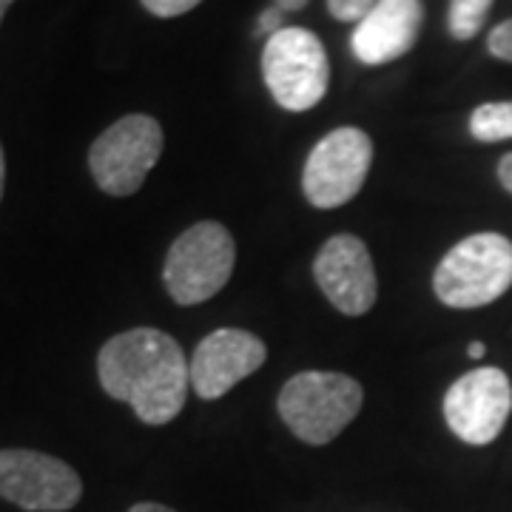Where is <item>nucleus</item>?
<instances>
[{"label": "nucleus", "mask_w": 512, "mask_h": 512, "mask_svg": "<svg viewBox=\"0 0 512 512\" xmlns=\"http://www.w3.org/2000/svg\"><path fill=\"white\" fill-rule=\"evenodd\" d=\"M282 9H276V6H271V9H265L262 15H259V26H256V32L265 37L276 35L279 29H282Z\"/></svg>", "instance_id": "a211bd4d"}, {"label": "nucleus", "mask_w": 512, "mask_h": 512, "mask_svg": "<svg viewBox=\"0 0 512 512\" xmlns=\"http://www.w3.org/2000/svg\"><path fill=\"white\" fill-rule=\"evenodd\" d=\"M470 134L478 143L512 140V100L484 103L470 114Z\"/></svg>", "instance_id": "ddd939ff"}, {"label": "nucleus", "mask_w": 512, "mask_h": 512, "mask_svg": "<svg viewBox=\"0 0 512 512\" xmlns=\"http://www.w3.org/2000/svg\"><path fill=\"white\" fill-rule=\"evenodd\" d=\"M3 188H6V154L0 146V200H3Z\"/></svg>", "instance_id": "5701e85b"}, {"label": "nucleus", "mask_w": 512, "mask_h": 512, "mask_svg": "<svg viewBox=\"0 0 512 512\" xmlns=\"http://www.w3.org/2000/svg\"><path fill=\"white\" fill-rule=\"evenodd\" d=\"M0 498L29 512H66L83 498V481L63 458L0 450Z\"/></svg>", "instance_id": "6e6552de"}, {"label": "nucleus", "mask_w": 512, "mask_h": 512, "mask_svg": "<svg viewBox=\"0 0 512 512\" xmlns=\"http://www.w3.org/2000/svg\"><path fill=\"white\" fill-rule=\"evenodd\" d=\"M421 0H379L350 35V49L365 66H384L404 57L421 35Z\"/></svg>", "instance_id": "f8f14e48"}, {"label": "nucleus", "mask_w": 512, "mask_h": 512, "mask_svg": "<svg viewBox=\"0 0 512 512\" xmlns=\"http://www.w3.org/2000/svg\"><path fill=\"white\" fill-rule=\"evenodd\" d=\"M512 288V239L481 231L453 245L433 274V291L447 308L493 305Z\"/></svg>", "instance_id": "7ed1b4c3"}, {"label": "nucleus", "mask_w": 512, "mask_h": 512, "mask_svg": "<svg viewBox=\"0 0 512 512\" xmlns=\"http://www.w3.org/2000/svg\"><path fill=\"white\" fill-rule=\"evenodd\" d=\"M97 379L111 399L126 402L143 424L160 427L183 413L191 365L174 336L157 328H134L111 336L100 348Z\"/></svg>", "instance_id": "f257e3e1"}, {"label": "nucleus", "mask_w": 512, "mask_h": 512, "mask_svg": "<svg viewBox=\"0 0 512 512\" xmlns=\"http://www.w3.org/2000/svg\"><path fill=\"white\" fill-rule=\"evenodd\" d=\"M12 3H15V0H0V23H3V18H6V12H9Z\"/></svg>", "instance_id": "b1692460"}, {"label": "nucleus", "mask_w": 512, "mask_h": 512, "mask_svg": "<svg viewBox=\"0 0 512 512\" xmlns=\"http://www.w3.org/2000/svg\"><path fill=\"white\" fill-rule=\"evenodd\" d=\"M484 353H487L484 342H470V348H467V356H470V359H484Z\"/></svg>", "instance_id": "4be33fe9"}, {"label": "nucleus", "mask_w": 512, "mask_h": 512, "mask_svg": "<svg viewBox=\"0 0 512 512\" xmlns=\"http://www.w3.org/2000/svg\"><path fill=\"white\" fill-rule=\"evenodd\" d=\"M237 265V242L214 220L185 228L168 248L163 265L165 291L177 305H200L228 285Z\"/></svg>", "instance_id": "20e7f679"}, {"label": "nucleus", "mask_w": 512, "mask_h": 512, "mask_svg": "<svg viewBox=\"0 0 512 512\" xmlns=\"http://www.w3.org/2000/svg\"><path fill=\"white\" fill-rule=\"evenodd\" d=\"M493 9V0H450L447 26L456 40H473L487 23V15Z\"/></svg>", "instance_id": "4468645a"}, {"label": "nucleus", "mask_w": 512, "mask_h": 512, "mask_svg": "<svg viewBox=\"0 0 512 512\" xmlns=\"http://www.w3.org/2000/svg\"><path fill=\"white\" fill-rule=\"evenodd\" d=\"M313 276L328 302L345 316H365L379 296L376 268L367 245L353 234L330 237L313 259Z\"/></svg>", "instance_id": "9d476101"}, {"label": "nucleus", "mask_w": 512, "mask_h": 512, "mask_svg": "<svg viewBox=\"0 0 512 512\" xmlns=\"http://www.w3.org/2000/svg\"><path fill=\"white\" fill-rule=\"evenodd\" d=\"M265 86L285 111H311L328 94L330 63L322 40L311 29L282 26L262 49Z\"/></svg>", "instance_id": "39448f33"}, {"label": "nucleus", "mask_w": 512, "mask_h": 512, "mask_svg": "<svg viewBox=\"0 0 512 512\" xmlns=\"http://www.w3.org/2000/svg\"><path fill=\"white\" fill-rule=\"evenodd\" d=\"M362 402L365 390L353 376L333 370H305L279 390L276 410L296 439L322 447L359 416Z\"/></svg>", "instance_id": "f03ea898"}, {"label": "nucleus", "mask_w": 512, "mask_h": 512, "mask_svg": "<svg viewBox=\"0 0 512 512\" xmlns=\"http://www.w3.org/2000/svg\"><path fill=\"white\" fill-rule=\"evenodd\" d=\"M487 52L498 60H504V63H512V18L498 23L487 35Z\"/></svg>", "instance_id": "dca6fc26"}, {"label": "nucleus", "mask_w": 512, "mask_h": 512, "mask_svg": "<svg viewBox=\"0 0 512 512\" xmlns=\"http://www.w3.org/2000/svg\"><path fill=\"white\" fill-rule=\"evenodd\" d=\"M308 3H311V0H274V6L276 9H282V12H302Z\"/></svg>", "instance_id": "aec40b11"}, {"label": "nucleus", "mask_w": 512, "mask_h": 512, "mask_svg": "<svg viewBox=\"0 0 512 512\" xmlns=\"http://www.w3.org/2000/svg\"><path fill=\"white\" fill-rule=\"evenodd\" d=\"M379 0H328L330 18L339 23H359Z\"/></svg>", "instance_id": "2eb2a0df"}, {"label": "nucleus", "mask_w": 512, "mask_h": 512, "mask_svg": "<svg viewBox=\"0 0 512 512\" xmlns=\"http://www.w3.org/2000/svg\"><path fill=\"white\" fill-rule=\"evenodd\" d=\"M140 3L154 18H180L185 12L197 9L202 0H140Z\"/></svg>", "instance_id": "f3484780"}, {"label": "nucleus", "mask_w": 512, "mask_h": 512, "mask_svg": "<svg viewBox=\"0 0 512 512\" xmlns=\"http://www.w3.org/2000/svg\"><path fill=\"white\" fill-rule=\"evenodd\" d=\"M268 359L265 342L251 330L220 328L202 339L191 356V390L214 402L228 390H234L242 379H248Z\"/></svg>", "instance_id": "9b49d317"}, {"label": "nucleus", "mask_w": 512, "mask_h": 512, "mask_svg": "<svg viewBox=\"0 0 512 512\" xmlns=\"http://www.w3.org/2000/svg\"><path fill=\"white\" fill-rule=\"evenodd\" d=\"M128 512H174L165 504H157V501H143V504H134Z\"/></svg>", "instance_id": "412c9836"}, {"label": "nucleus", "mask_w": 512, "mask_h": 512, "mask_svg": "<svg viewBox=\"0 0 512 512\" xmlns=\"http://www.w3.org/2000/svg\"><path fill=\"white\" fill-rule=\"evenodd\" d=\"M163 126L151 114H126L89 148V171L109 197L137 194L163 154Z\"/></svg>", "instance_id": "423d86ee"}, {"label": "nucleus", "mask_w": 512, "mask_h": 512, "mask_svg": "<svg viewBox=\"0 0 512 512\" xmlns=\"http://www.w3.org/2000/svg\"><path fill=\"white\" fill-rule=\"evenodd\" d=\"M373 163V140L356 126L333 128L308 154L302 191L313 208H342L365 185Z\"/></svg>", "instance_id": "0eeeda50"}, {"label": "nucleus", "mask_w": 512, "mask_h": 512, "mask_svg": "<svg viewBox=\"0 0 512 512\" xmlns=\"http://www.w3.org/2000/svg\"><path fill=\"white\" fill-rule=\"evenodd\" d=\"M495 174H498V183H501V188H504L507 194H512V151L510 154H504V157L498 160Z\"/></svg>", "instance_id": "6ab92c4d"}, {"label": "nucleus", "mask_w": 512, "mask_h": 512, "mask_svg": "<svg viewBox=\"0 0 512 512\" xmlns=\"http://www.w3.org/2000/svg\"><path fill=\"white\" fill-rule=\"evenodd\" d=\"M512 413V382L501 367H476L450 384L444 396V421L453 436L484 447L493 444Z\"/></svg>", "instance_id": "1a4fd4ad"}]
</instances>
